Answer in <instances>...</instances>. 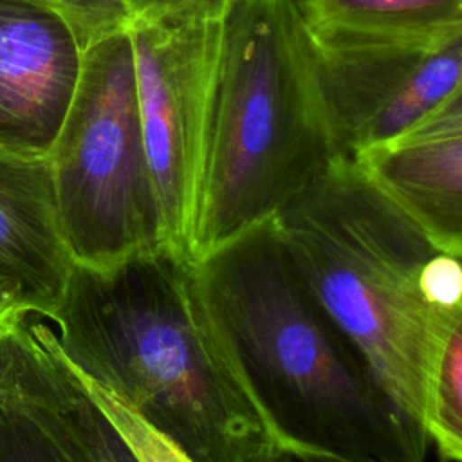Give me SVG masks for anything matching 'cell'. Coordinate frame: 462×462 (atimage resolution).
Masks as SVG:
<instances>
[{
  "instance_id": "cell-1",
  "label": "cell",
  "mask_w": 462,
  "mask_h": 462,
  "mask_svg": "<svg viewBox=\"0 0 462 462\" xmlns=\"http://www.w3.org/2000/svg\"><path fill=\"white\" fill-rule=\"evenodd\" d=\"M72 368L195 462H267L282 446L209 316L197 262L161 244L70 271L51 316Z\"/></svg>"
},
{
  "instance_id": "cell-2",
  "label": "cell",
  "mask_w": 462,
  "mask_h": 462,
  "mask_svg": "<svg viewBox=\"0 0 462 462\" xmlns=\"http://www.w3.org/2000/svg\"><path fill=\"white\" fill-rule=\"evenodd\" d=\"M195 262L209 316L282 448L426 462L424 433L303 285L273 218Z\"/></svg>"
},
{
  "instance_id": "cell-3",
  "label": "cell",
  "mask_w": 462,
  "mask_h": 462,
  "mask_svg": "<svg viewBox=\"0 0 462 462\" xmlns=\"http://www.w3.org/2000/svg\"><path fill=\"white\" fill-rule=\"evenodd\" d=\"M273 224L303 285L424 433L433 374L462 328L460 254L440 249L345 155Z\"/></svg>"
},
{
  "instance_id": "cell-4",
  "label": "cell",
  "mask_w": 462,
  "mask_h": 462,
  "mask_svg": "<svg viewBox=\"0 0 462 462\" xmlns=\"http://www.w3.org/2000/svg\"><path fill=\"white\" fill-rule=\"evenodd\" d=\"M341 155L296 2L226 0L191 258L273 218Z\"/></svg>"
},
{
  "instance_id": "cell-5",
  "label": "cell",
  "mask_w": 462,
  "mask_h": 462,
  "mask_svg": "<svg viewBox=\"0 0 462 462\" xmlns=\"http://www.w3.org/2000/svg\"><path fill=\"white\" fill-rule=\"evenodd\" d=\"M47 159L61 236L76 265L101 269L164 244L126 29L85 47Z\"/></svg>"
},
{
  "instance_id": "cell-6",
  "label": "cell",
  "mask_w": 462,
  "mask_h": 462,
  "mask_svg": "<svg viewBox=\"0 0 462 462\" xmlns=\"http://www.w3.org/2000/svg\"><path fill=\"white\" fill-rule=\"evenodd\" d=\"M224 7L197 0L126 27L164 244L186 254L213 139Z\"/></svg>"
},
{
  "instance_id": "cell-7",
  "label": "cell",
  "mask_w": 462,
  "mask_h": 462,
  "mask_svg": "<svg viewBox=\"0 0 462 462\" xmlns=\"http://www.w3.org/2000/svg\"><path fill=\"white\" fill-rule=\"evenodd\" d=\"M309 43L346 157L395 137L460 92L462 36L439 43Z\"/></svg>"
},
{
  "instance_id": "cell-8",
  "label": "cell",
  "mask_w": 462,
  "mask_h": 462,
  "mask_svg": "<svg viewBox=\"0 0 462 462\" xmlns=\"http://www.w3.org/2000/svg\"><path fill=\"white\" fill-rule=\"evenodd\" d=\"M85 47L70 20L47 0H0V150L49 157Z\"/></svg>"
},
{
  "instance_id": "cell-9",
  "label": "cell",
  "mask_w": 462,
  "mask_h": 462,
  "mask_svg": "<svg viewBox=\"0 0 462 462\" xmlns=\"http://www.w3.org/2000/svg\"><path fill=\"white\" fill-rule=\"evenodd\" d=\"M350 159L440 249L462 254V92Z\"/></svg>"
},
{
  "instance_id": "cell-10",
  "label": "cell",
  "mask_w": 462,
  "mask_h": 462,
  "mask_svg": "<svg viewBox=\"0 0 462 462\" xmlns=\"http://www.w3.org/2000/svg\"><path fill=\"white\" fill-rule=\"evenodd\" d=\"M72 267L49 159L0 150V280L27 314L51 319Z\"/></svg>"
},
{
  "instance_id": "cell-11",
  "label": "cell",
  "mask_w": 462,
  "mask_h": 462,
  "mask_svg": "<svg viewBox=\"0 0 462 462\" xmlns=\"http://www.w3.org/2000/svg\"><path fill=\"white\" fill-rule=\"evenodd\" d=\"M11 392L67 462H137L60 350L52 327L16 328Z\"/></svg>"
},
{
  "instance_id": "cell-12",
  "label": "cell",
  "mask_w": 462,
  "mask_h": 462,
  "mask_svg": "<svg viewBox=\"0 0 462 462\" xmlns=\"http://www.w3.org/2000/svg\"><path fill=\"white\" fill-rule=\"evenodd\" d=\"M312 43H439L462 36V0H294Z\"/></svg>"
},
{
  "instance_id": "cell-13",
  "label": "cell",
  "mask_w": 462,
  "mask_h": 462,
  "mask_svg": "<svg viewBox=\"0 0 462 462\" xmlns=\"http://www.w3.org/2000/svg\"><path fill=\"white\" fill-rule=\"evenodd\" d=\"M426 440L435 446L440 462L462 458V328H457L444 345L433 374L424 424Z\"/></svg>"
},
{
  "instance_id": "cell-14",
  "label": "cell",
  "mask_w": 462,
  "mask_h": 462,
  "mask_svg": "<svg viewBox=\"0 0 462 462\" xmlns=\"http://www.w3.org/2000/svg\"><path fill=\"white\" fill-rule=\"evenodd\" d=\"M76 375L79 377L83 388L92 397V401L101 408L112 426L119 431L137 462H195L179 444L155 430L117 395L92 383L78 372Z\"/></svg>"
},
{
  "instance_id": "cell-15",
  "label": "cell",
  "mask_w": 462,
  "mask_h": 462,
  "mask_svg": "<svg viewBox=\"0 0 462 462\" xmlns=\"http://www.w3.org/2000/svg\"><path fill=\"white\" fill-rule=\"evenodd\" d=\"M0 462H67L13 395L11 377L0 390Z\"/></svg>"
},
{
  "instance_id": "cell-16",
  "label": "cell",
  "mask_w": 462,
  "mask_h": 462,
  "mask_svg": "<svg viewBox=\"0 0 462 462\" xmlns=\"http://www.w3.org/2000/svg\"><path fill=\"white\" fill-rule=\"evenodd\" d=\"M60 9L79 32L85 45L123 31L132 16L121 0H47Z\"/></svg>"
},
{
  "instance_id": "cell-17",
  "label": "cell",
  "mask_w": 462,
  "mask_h": 462,
  "mask_svg": "<svg viewBox=\"0 0 462 462\" xmlns=\"http://www.w3.org/2000/svg\"><path fill=\"white\" fill-rule=\"evenodd\" d=\"M27 314H13L0 318V390L7 384L14 361V337L16 328Z\"/></svg>"
},
{
  "instance_id": "cell-18",
  "label": "cell",
  "mask_w": 462,
  "mask_h": 462,
  "mask_svg": "<svg viewBox=\"0 0 462 462\" xmlns=\"http://www.w3.org/2000/svg\"><path fill=\"white\" fill-rule=\"evenodd\" d=\"M121 2L128 9L130 16L135 18V16H148V14L177 9L197 0H121Z\"/></svg>"
},
{
  "instance_id": "cell-19",
  "label": "cell",
  "mask_w": 462,
  "mask_h": 462,
  "mask_svg": "<svg viewBox=\"0 0 462 462\" xmlns=\"http://www.w3.org/2000/svg\"><path fill=\"white\" fill-rule=\"evenodd\" d=\"M13 314H27V312L20 305V301H18L16 294L13 292V289L0 280V318L13 316Z\"/></svg>"
},
{
  "instance_id": "cell-20",
  "label": "cell",
  "mask_w": 462,
  "mask_h": 462,
  "mask_svg": "<svg viewBox=\"0 0 462 462\" xmlns=\"http://www.w3.org/2000/svg\"><path fill=\"white\" fill-rule=\"evenodd\" d=\"M287 449V448H285ZM298 462H354V460H346V458H337L332 455H321V453H312V451H294L289 449Z\"/></svg>"
},
{
  "instance_id": "cell-21",
  "label": "cell",
  "mask_w": 462,
  "mask_h": 462,
  "mask_svg": "<svg viewBox=\"0 0 462 462\" xmlns=\"http://www.w3.org/2000/svg\"><path fill=\"white\" fill-rule=\"evenodd\" d=\"M267 462H298V460H296V457L289 449L280 448Z\"/></svg>"
}]
</instances>
